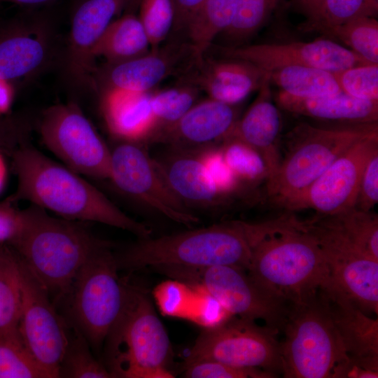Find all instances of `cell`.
<instances>
[{
	"instance_id": "1",
	"label": "cell",
	"mask_w": 378,
	"mask_h": 378,
	"mask_svg": "<svg viewBox=\"0 0 378 378\" xmlns=\"http://www.w3.org/2000/svg\"><path fill=\"white\" fill-rule=\"evenodd\" d=\"M17 188L8 198L31 204L59 217L97 222L130 232L138 238L151 237V230L121 211L79 174L47 157L28 141L10 155Z\"/></svg>"
},
{
	"instance_id": "2",
	"label": "cell",
	"mask_w": 378,
	"mask_h": 378,
	"mask_svg": "<svg viewBox=\"0 0 378 378\" xmlns=\"http://www.w3.org/2000/svg\"><path fill=\"white\" fill-rule=\"evenodd\" d=\"M266 220H230L160 237L139 238L115 258L119 270L232 265L248 270Z\"/></svg>"
},
{
	"instance_id": "3",
	"label": "cell",
	"mask_w": 378,
	"mask_h": 378,
	"mask_svg": "<svg viewBox=\"0 0 378 378\" xmlns=\"http://www.w3.org/2000/svg\"><path fill=\"white\" fill-rule=\"evenodd\" d=\"M18 236L9 246L47 289L53 303L66 295L79 269L108 241L83 222L55 217L38 206L22 209Z\"/></svg>"
},
{
	"instance_id": "4",
	"label": "cell",
	"mask_w": 378,
	"mask_h": 378,
	"mask_svg": "<svg viewBox=\"0 0 378 378\" xmlns=\"http://www.w3.org/2000/svg\"><path fill=\"white\" fill-rule=\"evenodd\" d=\"M248 274L293 303L330 285L328 267L314 237L291 214L267 220L253 247Z\"/></svg>"
},
{
	"instance_id": "5",
	"label": "cell",
	"mask_w": 378,
	"mask_h": 378,
	"mask_svg": "<svg viewBox=\"0 0 378 378\" xmlns=\"http://www.w3.org/2000/svg\"><path fill=\"white\" fill-rule=\"evenodd\" d=\"M112 378H173L170 341L148 293L126 281L122 309L105 340Z\"/></svg>"
},
{
	"instance_id": "6",
	"label": "cell",
	"mask_w": 378,
	"mask_h": 378,
	"mask_svg": "<svg viewBox=\"0 0 378 378\" xmlns=\"http://www.w3.org/2000/svg\"><path fill=\"white\" fill-rule=\"evenodd\" d=\"M280 342L282 374L288 378H335L350 359L321 289L295 303Z\"/></svg>"
},
{
	"instance_id": "7",
	"label": "cell",
	"mask_w": 378,
	"mask_h": 378,
	"mask_svg": "<svg viewBox=\"0 0 378 378\" xmlns=\"http://www.w3.org/2000/svg\"><path fill=\"white\" fill-rule=\"evenodd\" d=\"M376 128L377 122L339 129L298 124L288 134L285 155L267 179L269 199L288 209L340 155Z\"/></svg>"
},
{
	"instance_id": "8",
	"label": "cell",
	"mask_w": 378,
	"mask_h": 378,
	"mask_svg": "<svg viewBox=\"0 0 378 378\" xmlns=\"http://www.w3.org/2000/svg\"><path fill=\"white\" fill-rule=\"evenodd\" d=\"M112 247L107 241L90 256L62 301L66 304L70 323L96 351L104 343L125 298L126 281L118 276Z\"/></svg>"
},
{
	"instance_id": "9",
	"label": "cell",
	"mask_w": 378,
	"mask_h": 378,
	"mask_svg": "<svg viewBox=\"0 0 378 378\" xmlns=\"http://www.w3.org/2000/svg\"><path fill=\"white\" fill-rule=\"evenodd\" d=\"M174 279L201 289L231 315L283 330L294 303L262 285L247 270L232 265L158 270Z\"/></svg>"
},
{
	"instance_id": "10",
	"label": "cell",
	"mask_w": 378,
	"mask_h": 378,
	"mask_svg": "<svg viewBox=\"0 0 378 378\" xmlns=\"http://www.w3.org/2000/svg\"><path fill=\"white\" fill-rule=\"evenodd\" d=\"M277 330L258 326L255 321L232 316L221 323L205 328L187 356L183 367L202 360L258 368L277 375L282 373Z\"/></svg>"
},
{
	"instance_id": "11",
	"label": "cell",
	"mask_w": 378,
	"mask_h": 378,
	"mask_svg": "<svg viewBox=\"0 0 378 378\" xmlns=\"http://www.w3.org/2000/svg\"><path fill=\"white\" fill-rule=\"evenodd\" d=\"M38 128L44 145L64 166L95 179L109 178L111 150L76 104L48 108Z\"/></svg>"
},
{
	"instance_id": "12",
	"label": "cell",
	"mask_w": 378,
	"mask_h": 378,
	"mask_svg": "<svg viewBox=\"0 0 378 378\" xmlns=\"http://www.w3.org/2000/svg\"><path fill=\"white\" fill-rule=\"evenodd\" d=\"M108 179L125 195L172 221L188 227L200 222L174 195L155 160L139 143L122 141L111 150Z\"/></svg>"
},
{
	"instance_id": "13",
	"label": "cell",
	"mask_w": 378,
	"mask_h": 378,
	"mask_svg": "<svg viewBox=\"0 0 378 378\" xmlns=\"http://www.w3.org/2000/svg\"><path fill=\"white\" fill-rule=\"evenodd\" d=\"M19 258L22 307L18 332L48 378H56L69 342V324L57 312L43 284Z\"/></svg>"
},
{
	"instance_id": "14",
	"label": "cell",
	"mask_w": 378,
	"mask_h": 378,
	"mask_svg": "<svg viewBox=\"0 0 378 378\" xmlns=\"http://www.w3.org/2000/svg\"><path fill=\"white\" fill-rule=\"evenodd\" d=\"M328 267L330 286L365 314L378 312V260L366 255L318 217L301 220Z\"/></svg>"
},
{
	"instance_id": "15",
	"label": "cell",
	"mask_w": 378,
	"mask_h": 378,
	"mask_svg": "<svg viewBox=\"0 0 378 378\" xmlns=\"http://www.w3.org/2000/svg\"><path fill=\"white\" fill-rule=\"evenodd\" d=\"M378 150V128L365 135L340 155L288 210L312 209L330 216L355 207L365 165Z\"/></svg>"
},
{
	"instance_id": "16",
	"label": "cell",
	"mask_w": 378,
	"mask_h": 378,
	"mask_svg": "<svg viewBox=\"0 0 378 378\" xmlns=\"http://www.w3.org/2000/svg\"><path fill=\"white\" fill-rule=\"evenodd\" d=\"M220 51L226 57L245 60L266 71L298 65L336 73L349 67L371 64L347 48L325 38L309 42L221 47Z\"/></svg>"
},
{
	"instance_id": "17",
	"label": "cell",
	"mask_w": 378,
	"mask_h": 378,
	"mask_svg": "<svg viewBox=\"0 0 378 378\" xmlns=\"http://www.w3.org/2000/svg\"><path fill=\"white\" fill-rule=\"evenodd\" d=\"M125 3L126 0H85L74 12L64 53L65 72L74 83L94 87V48Z\"/></svg>"
},
{
	"instance_id": "18",
	"label": "cell",
	"mask_w": 378,
	"mask_h": 378,
	"mask_svg": "<svg viewBox=\"0 0 378 378\" xmlns=\"http://www.w3.org/2000/svg\"><path fill=\"white\" fill-rule=\"evenodd\" d=\"M237 118L234 105L212 99L195 104L174 123L157 130L148 140L172 148L195 150L223 141Z\"/></svg>"
},
{
	"instance_id": "19",
	"label": "cell",
	"mask_w": 378,
	"mask_h": 378,
	"mask_svg": "<svg viewBox=\"0 0 378 378\" xmlns=\"http://www.w3.org/2000/svg\"><path fill=\"white\" fill-rule=\"evenodd\" d=\"M54 56V39L48 24L30 18L0 36V78L10 82L31 78Z\"/></svg>"
},
{
	"instance_id": "20",
	"label": "cell",
	"mask_w": 378,
	"mask_h": 378,
	"mask_svg": "<svg viewBox=\"0 0 378 378\" xmlns=\"http://www.w3.org/2000/svg\"><path fill=\"white\" fill-rule=\"evenodd\" d=\"M205 58L192 59V70L184 82L204 91L210 99L234 105L258 90L269 80L266 70L245 60Z\"/></svg>"
},
{
	"instance_id": "21",
	"label": "cell",
	"mask_w": 378,
	"mask_h": 378,
	"mask_svg": "<svg viewBox=\"0 0 378 378\" xmlns=\"http://www.w3.org/2000/svg\"><path fill=\"white\" fill-rule=\"evenodd\" d=\"M335 325L351 360L378 372V321L332 287L321 289Z\"/></svg>"
},
{
	"instance_id": "22",
	"label": "cell",
	"mask_w": 378,
	"mask_h": 378,
	"mask_svg": "<svg viewBox=\"0 0 378 378\" xmlns=\"http://www.w3.org/2000/svg\"><path fill=\"white\" fill-rule=\"evenodd\" d=\"M173 150L168 156L155 160L167 183L183 204L212 209L229 200L217 189L197 151Z\"/></svg>"
},
{
	"instance_id": "23",
	"label": "cell",
	"mask_w": 378,
	"mask_h": 378,
	"mask_svg": "<svg viewBox=\"0 0 378 378\" xmlns=\"http://www.w3.org/2000/svg\"><path fill=\"white\" fill-rule=\"evenodd\" d=\"M270 84L267 80L261 85L255 100L227 137L241 140L260 153L268 169L267 178L276 172L281 158L279 145L281 118Z\"/></svg>"
},
{
	"instance_id": "24",
	"label": "cell",
	"mask_w": 378,
	"mask_h": 378,
	"mask_svg": "<svg viewBox=\"0 0 378 378\" xmlns=\"http://www.w3.org/2000/svg\"><path fill=\"white\" fill-rule=\"evenodd\" d=\"M180 51L171 48L149 52L119 63L96 68L94 87L149 92L167 78L180 60Z\"/></svg>"
},
{
	"instance_id": "25",
	"label": "cell",
	"mask_w": 378,
	"mask_h": 378,
	"mask_svg": "<svg viewBox=\"0 0 378 378\" xmlns=\"http://www.w3.org/2000/svg\"><path fill=\"white\" fill-rule=\"evenodd\" d=\"M150 97V92L103 89L101 108L110 132L122 141H148L156 127Z\"/></svg>"
},
{
	"instance_id": "26",
	"label": "cell",
	"mask_w": 378,
	"mask_h": 378,
	"mask_svg": "<svg viewBox=\"0 0 378 378\" xmlns=\"http://www.w3.org/2000/svg\"><path fill=\"white\" fill-rule=\"evenodd\" d=\"M276 101L283 109L300 115L354 125L377 122L378 101L351 97L342 91L314 97H298L279 91Z\"/></svg>"
},
{
	"instance_id": "27",
	"label": "cell",
	"mask_w": 378,
	"mask_h": 378,
	"mask_svg": "<svg viewBox=\"0 0 378 378\" xmlns=\"http://www.w3.org/2000/svg\"><path fill=\"white\" fill-rule=\"evenodd\" d=\"M146 31L139 17L127 13L111 21L93 50L94 57H104L107 64L127 61L150 50Z\"/></svg>"
},
{
	"instance_id": "28",
	"label": "cell",
	"mask_w": 378,
	"mask_h": 378,
	"mask_svg": "<svg viewBox=\"0 0 378 378\" xmlns=\"http://www.w3.org/2000/svg\"><path fill=\"white\" fill-rule=\"evenodd\" d=\"M238 0H205L185 27L194 59L204 55L213 41L232 23Z\"/></svg>"
},
{
	"instance_id": "29",
	"label": "cell",
	"mask_w": 378,
	"mask_h": 378,
	"mask_svg": "<svg viewBox=\"0 0 378 378\" xmlns=\"http://www.w3.org/2000/svg\"><path fill=\"white\" fill-rule=\"evenodd\" d=\"M269 81L280 91L298 97H314L342 92L333 73L314 67L283 66L267 71Z\"/></svg>"
},
{
	"instance_id": "30",
	"label": "cell",
	"mask_w": 378,
	"mask_h": 378,
	"mask_svg": "<svg viewBox=\"0 0 378 378\" xmlns=\"http://www.w3.org/2000/svg\"><path fill=\"white\" fill-rule=\"evenodd\" d=\"M22 307L20 258L5 245L0 246V334L18 332Z\"/></svg>"
},
{
	"instance_id": "31",
	"label": "cell",
	"mask_w": 378,
	"mask_h": 378,
	"mask_svg": "<svg viewBox=\"0 0 378 378\" xmlns=\"http://www.w3.org/2000/svg\"><path fill=\"white\" fill-rule=\"evenodd\" d=\"M318 216L360 251L378 260V217L356 207L344 212Z\"/></svg>"
},
{
	"instance_id": "32",
	"label": "cell",
	"mask_w": 378,
	"mask_h": 378,
	"mask_svg": "<svg viewBox=\"0 0 378 378\" xmlns=\"http://www.w3.org/2000/svg\"><path fill=\"white\" fill-rule=\"evenodd\" d=\"M322 34L341 41L368 62L378 64V21L375 18H356Z\"/></svg>"
},
{
	"instance_id": "33",
	"label": "cell",
	"mask_w": 378,
	"mask_h": 378,
	"mask_svg": "<svg viewBox=\"0 0 378 378\" xmlns=\"http://www.w3.org/2000/svg\"><path fill=\"white\" fill-rule=\"evenodd\" d=\"M378 0H322L314 15L300 26L306 31L325 30L358 17L377 15Z\"/></svg>"
},
{
	"instance_id": "34",
	"label": "cell",
	"mask_w": 378,
	"mask_h": 378,
	"mask_svg": "<svg viewBox=\"0 0 378 378\" xmlns=\"http://www.w3.org/2000/svg\"><path fill=\"white\" fill-rule=\"evenodd\" d=\"M69 342L61 361L58 377L112 378L105 365L92 355L89 343L80 331L69 324Z\"/></svg>"
},
{
	"instance_id": "35",
	"label": "cell",
	"mask_w": 378,
	"mask_h": 378,
	"mask_svg": "<svg viewBox=\"0 0 378 378\" xmlns=\"http://www.w3.org/2000/svg\"><path fill=\"white\" fill-rule=\"evenodd\" d=\"M280 0H238L230 25L220 34L232 43H241L255 34L276 8Z\"/></svg>"
},
{
	"instance_id": "36",
	"label": "cell",
	"mask_w": 378,
	"mask_h": 378,
	"mask_svg": "<svg viewBox=\"0 0 378 378\" xmlns=\"http://www.w3.org/2000/svg\"><path fill=\"white\" fill-rule=\"evenodd\" d=\"M199 91L195 85L184 82L180 85L150 94V104L156 122L153 134L179 120L195 104Z\"/></svg>"
},
{
	"instance_id": "37",
	"label": "cell",
	"mask_w": 378,
	"mask_h": 378,
	"mask_svg": "<svg viewBox=\"0 0 378 378\" xmlns=\"http://www.w3.org/2000/svg\"><path fill=\"white\" fill-rule=\"evenodd\" d=\"M0 378H48L19 332L0 334Z\"/></svg>"
},
{
	"instance_id": "38",
	"label": "cell",
	"mask_w": 378,
	"mask_h": 378,
	"mask_svg": "<svg viewBox=\"0 0 378 378\" xmlns=\"http://www.w3.org/2000/svg\"><path fill=\"white\" fill-rule=\"evenodd\" d=\"M222 143L224 160L241 183H256L267 178V164L258 150L234 138H227Z\"/></svg>"
},
{
	"instance_id": "39",
	"label": "cell",
	"mask_w": 378,
	"mask_h": 378,
	"mask_svg": "<svg viewBox=\"0 0 378 378\" xmlns=\"http://www.w3.org/2000/svg\"><path fill=\"white\" fill-rule=\"evenodd\" d=\"M139 19L146 31L150 50H155L172 30L173 0H140Z\"/></svg>"
},
{
	"instance_id": "40",
	"label": "cell",
	"mask_w": 378,
	"mask_h": 378,
	"mask_svg": "<svg viewBox=\"0 0 378 378\" xmlns=\"http://www.w3.org/2000/svg\"><path fill=\"white\" fill-rule=\"evenodd\" d=\"M195 293L193 286L174 279L158 285L154 288L153 297L163 315L188 319Z\"/></svg>"
},
{
	"instance_id": "41",
	"label": "cell",
	"mask_w": 378,
	"mask_h": 378,
	"mask_svg": "<svg viewBox=\"0 0 378 378\" xmlns=\"http://www.w3.org/2000/svg\"><path fill=\"white\" fill-rule=\"evenodd\" d=\"M333 74L343 92L363 100L378 101V64L358 65Z\"/></svg>"
},
{
	"instance_id": "42",
	"label": "cell",
	"mask_w": 378,
	"mask_h": 378,
	"mask_svg": "<svg viewBox=\"0 0 378 378\" xmlns=\"http://www.w3.org/2000/svg\"><path fill=\"white\" fill-rule=\"evenodd\" d=\"M187 378H274L276 374L258 368L237 367L225 363L202 360L183 367Z\"/></svg>"
},
{
	"instance_id": "43",
	"label": "cell",
	"mask_w": 378,
	"mask_h": 378,
	"mask_svg": "<svg viewBox=\"0 0 378 378\" xmlns=\"http://www.w3.org/2000/svg\"><path fill=\"white\" fill-rule=\"evenodd\" d=\"M218 191L227 197L241 186L224 160L220 148L213 146L196 150Z\"/></svg>"
},
{
	"instance_id": "44",
	"label": "cell",
	"mask_w": 378,
	"mask_h": 378,
	"mask_svg": "<svg viewBox=\"0 0 378 378\" xmlns=\"http://www.w3.org/2000/svg\"><path fill=\"white\" fill-rule=\"evenodd\" d=\"M378 202V150L368 161L364 169L355 207L370 211Z\"/></svg>"
},
{
	"instance_id": "45",
	"label": "cell",
	"mask_w": 378,
	"mask_h": 378,
	"mask_svg": "<svg viewBox=\"0 0 378 378\" xmlns=\"http://www.w3.org/2000/svg\"><path fill=\"white\" fill-rule=\"evenodd\" d=\"M29 125L20 117H0V148L10 155L20 145L28 141Z\"/></svg>"
},
{
	"instance_id": "46",
	"label": "cell",
	"mask_w": 378,
	"mask_h": 378,
	"mask_svg": "<svg viewBox=\"0 0 378 378\" xmlns=\"http://www.w3.org/2000/svg\"><path fill=\"white\" fill-rule=\"evenodd\" d=\"M16 204L8 197L0 202V246L10 244L21 230L23 213Z\"/></svg>"
},
{
	"instance_id": "47",
	"label": "cell",
	"mask_w": 378,
	"mask_h": 378,
	"mask_svg": "<svg viewBox=\"0 0 378 378\" xmlns=\"http://www.w3.org/2000/svg\"><path fill=\"white\" fill-rule=\"evenodd\" d=\"M205 0H173L174 20L172 30H184L191 16Z\"/></svg>"
},
{
	"instance_id": "48",
	"label": "cell",
	"mask_w": 378,
	"mask_h": 378,
	"mask_svg": "<svg viewBox=\"0 0 378 378\" xmlns=\"http://www.w3.org/2000/svg\"><path fill=\"white\" fill-rule=\"evenodd\" d=\"M14 94L11 82L0 78V117L8 114L13 102Z\"/></svg>"
},
{
	"instance_id": "49",
	"label": "cell",
	"mask_w": 378,
	"mask_h": 378,
	"mask_svg": "<svg viewBox=\"0 0 378 378\" xmlns=\"http://www.w3.org/2000/svg\"><path fill=\"white\" fill-rule=\"evenodd\" d=\"M295 6L306 17L312 19L317 12L322 0H291Z\"/></svg>"
},
{
	"instance_id": "50",
	"label": "cell",
	"mask_w": 378,
	"mask_h": 378,
	"mask_svg": "<svg viewBox=\"0 0 378 378\" xmlns=\"http://www.w3.org/2000/svg\"><path fill=\"white\" fill-rule=\"evenodd\" d=\"M4 153L0 148V193L5 187L8 176V167Z\"/></svg>"
},
{
	"instance_id": "51",
	"label": "cell",
	"mask_w": 378,
	"mask_h": 378,
	"mask_svg": "<svg viewBox=\"0 0 378 378\" xmlns=\"http://www.w3.org/2000/svg\"><path fill=\"white\" fill-rule=\"evenodd\" d=\"M1 1H8L23 6H37L47 4L54 0H0Z\"/></svg>"
},
{
	"instance_id": "52",
	"label": "cell",
	"mask_w": 378,
	"mask_h": 378,
	"mask_svg": "<svg viewBox=\"0 0 378 378\" xmlns=\"http://www.w3.org/2000/svg\"><path fill=\"white\" fill-rule=\"evenodd\" d=\"M136 1H139H139H140V0H136Z\"/></svg>"
}]
</instances>
